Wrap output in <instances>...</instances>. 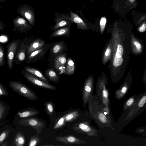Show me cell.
<instances>
[{
	"label": "cell",
	"mask_w": 146,
	"mask_h": 146,
	"mask_svg": "<svg viewBox=\"0 0 146 146\" xmlns=\"http://www.w3.org/2000/svg\"><path fill=\"white\" fill-rule=\"evenodd\" d=\"M89 113L98 126L100 128H107L114 129V122L105 115L102 108V104L96 96L91 95L88 102Z\"/></svg>",
	"instance_id": "6da1fadb"
},
{
	"label": "cell",
	"mask_w": 146,
	"mask_h": 146,
	"mask_svg": "<svg viewBox=\"0 0 146 146\" xmlns=\"http://www.w3.org/2000/svg\"><path fill=\"white\" fill-rule=\"evenodd\" d=\"M11 88L14 92L31 101L38 99L36 94L29 88L19 81H11L8 82Z\"/></svg>",
	"instance_id": "7a4b0ae2"
},
{
	"label": "cell",
	"mask_w": 146,
	"mask_h": 146,
	"mask_svg": "<svg viewBox=\"0 0 146 146\" xmlns=\"http://www.w3.org/2000/svg\"><path fill=\"white\" fill-rule=\"evenodd\" d=\"M91 120L76 123L72 127L73 130L78 133L86 134L89 136H97L98 130L92 125Z\"/></svg>",
	"instance_id": "3957f363"
},
{
	"label": "cell",
	"mask_w": 146,
	"mask_h": 146,
	"mask_svg": "<svg viewBox=\"0 0 146 146\" xmlns=\"http://www.w3.org/2000/svg\"><path fill=\"white\" fill-rule=\"evenodd\" d=\"M22 41L19 39L11 42L7 46V60L9 69H12L13 62L16 53L21 46Z\"/></svg>",
	"instance_id": "277c9868"
},
{
	"label": "cell",
	"mask_w": 146,
	"mask_h": 146,
	"mask_svg": "<svg viewBox=\"0 0 146 146\" xmlns=\"http://www.w3.org/2000/svg\"><path fill=\"white\" fill-rule=\"evenodd\" d=\"M22 73L26 79L34 86L51 90L57 89L55 86L45 82L28 72L24 69L22 70Z\"/></svg>",
	"instance_id": "5b68a950"
},
{
	"label": "cell",
	"mask_w": 146,
	"mask_h": 146,
	"mask_svg": "<svg viewBox=\"0 0 146 146\" xmlns=\"http://www.w3.org/2000/svg\"><path fill=\"white\" fill-rule=\"evenodd\" d=\"M33 36L26 37L22 41L21 46L15 58L16 63L19 64L26 60V55L27 48L34 39Z\"/></svg>",
	"instance_id": "8992f818"
},
{
	"label": "cell",
	"mask_w": 146,
	"mask_h": 146,
	"mask_svg": "<svg viewBox=\"0 0 146 146\" xmlns=\"http://www.w3.org/2000/svg\"><path fill=\"white\" fill-rule=\"evenodd\" d=\"M21 125L30 127L35 129L38 134H40L45 123L36 117H27L21 119L19 121Z\"/></svg>",
	"instance_id": "52a82bcc"
},
{
	"label": "cell",
	"mask_w": 146,
	"mask_h": 146,
	"mask_svg": "<svg viewBox=\"0 0 146 146\" xmlns=\"http://www.w3.org/2000/svg\"><path fill=\"white\" fill-rule=\"evenodd\" d=\"M52 43L46 44L42 48L31 53L26 57L27 63L35 62L40 59H43L47 51L51 47Z\"/></svg>",
	"instance_id": "ba28073f"
},
{
	"label": "cell",
	"mask_w": 146,
	"mask_h": 146,
	"mask_svg": "<svg viewBox=\"0 0 146 146\" xmlns=\"http://www.w3.org/2000/svg\"><path fill=\"white\" fill-rule=\"evenodd\" d=\"M146 102V93L142 94L136 101L133 105L129 109V111L125 117L126 120L131 119L135 116L142 108H144Z\"/></svg>",
	"instance_id": "9c48e42d"
},
{
	"label": "cell",
	"mask_w": 146,
	"mask_h": 146,
	"mask_svg": "<svg viewBox=\"0 0 146 146\" xmlns=\"http://www.w3.org/2000/svg\"><path fill=\"white\" fill-rule=\"evenodd\" d=\"M67 47V45L64 41L52 43L49 56V60H54L56 56L65 52L68 50Z\"/></svg>",
	"instance_id": "30bf717a"
},
{
	"label": "cell",
	"mask_w": 146,
	"mask_h": 146,
	"mask_svg": "<svg viewBox=\"0 0 146 146\" xmlns=\"http://www.w3.org/2000/svg\"><path fill=\"white\" fill-rule=\"evenodd\" d=\"M13 23L14 27L13 29V31L26 33L31 29L32 26L29 24L24 19L19 17L13 19Z\"/></svg>",
	"instance_id": "8fae6325"
},
{
	"label": "cell",
	"mask_w": 146,
	"mask_h": 146,
	"mask_svg": "<svg viewBox=\"0 0 146 146\" xmlns=\"http://www.w3.org/2000/svg\"><path fill=\"white\" fill-rule=\"evenodd\" d=\"M67 55L65 52L56 56L53 60L54 68L59 74H64L65 72Z\"/></svg>",
	"instance_id": "7c38bea8"
},
{
	"label": "cell",
	"mask_w": 146,
	"mask_h": 146,
	"mask_svg": "<svg viewBox=\"0 0 146 146\" xmlns=\"http://www.w3.org/2000/svg\"><path fill=\"white\" fill-rule=\"evenodd\" d=\"M17 12L23 17L26 18L32 26H34L35 22V16L33 10L26 5H23L20 7Z\"/></svg>",
	"instance_id": "4fadbf2b"
},
{
	"label": "cell",
	"mask_w": 146,
	"mask_h": 146,
	"mask_svg": "<svg viewBox=\"0 0 146 146\" xmlns=\"http://www.w3.org/2000/svg\"><path fill=\"white\" fill-rule=\"evenodd\" d=\"M93 88L91 80L89 79L85 83L83 87L82 91L83 106L85 108L90 97L93 95Z\"/></svg>",
	"instance_id": "5bb4252c"
},
{
	"label": "cell",
	"mask_w": 146,
	"mask_h": 146,
	"mask_svg": "<svg viewBox=\"0 0 146 146\" xmlns=\"http://www.w3.org/2000/svg\"><path fill=\"white\" fill-rule=\"evenodd\" d=\"M46 44L45 41L41 38H34L27 48L26 57L34 51L42 48Z\"/></svg>",
	"instance_id": "9a60e30c"
},
{
	"label": "cell",
	"mask_w": 146,
	"mask_h": 146,
	"mask_svg": "<svg viewBox=\"0 0 146 146\" xmlns=\"http://www.w3.org/2000/svg\"><path fill=\"white\" fill-rule=\"evenodd\" d=\"M55 139L57 141L63 143L66 145L70 143L84 144L87 143L86 141L72 135L58 136Z\"/></svg>",
	"instance_id": "2e32d148"
},
{
	"label": "cell",
	"mask_w": 146,
	"mask_h": 146,
	"mask_svg": "<svg viewBox=\"0 0 146 146\" xmlns=\"http://www.w3.org/2000/svg\"><path fill=\"white\" fill-rule=\"evenodd\" d=\"M40 111L33 107L27 108L20 110L17 113V115L20 118L23 119L38 115Z\"/></svg>",
	"instance_id": "e0dca14e"
},
{
	"label": "cell",
	"mask_w": 146,
	"mask_h": 146,
	"mask_svg": "<svg viewBox=\"0 0 146 146\" xmlns=\"http://www.w3.org/2000/svg\"><path fill=\"white\" fill-rule=\"evenodd\" d=\"M71 16L70 17L64 16L66 18L70 20L72 23H75L77 28L79 29H86V24L83 20L77 15L70 11Z\"/></svg>",
	"instance_id": "ac0fdd59"
},
{
	"label": "cell",
	"mask_w": 146,
	"mask_h": 146,
	"mask_svg": "<svg viewBox=\"0 0 146 146\" xmlns=\"http://www.w3.org/2000/svg\"><path fill=\"white\" fill-rule=\"evenodd\" d=\"M70 33V26H66L60 28L51 33L49 37L50 39L56 37L64 36L69 37Z\"/></svg>",
	"instance_id": "d6986e66"
},
{
	"label": "cell",
	"mask_w": 146,
	"mask_h": 146,
	"mask_svg": "<svg viewBox=\"0 0 146 146\" xmlns=\"http://www.w3.org/2000/svg\"><path fill=\"white\" fill-rule=\"evenodd\" d=\"M63 17H58L56 19V23L52 27H51L50 29L54 31L64 26H70L72 23L71 22L69 19L65 18L63 15Z\"/></svg>",
	"instance_id": "ffe728a7"
},
{
	"label": "cell",
	"mask_w": 146,
	"mask_h": 146,
	"mask_svg": "<svg viewBox=\"0 0 146 146\" xmlns=\"http://www.w3.org/2000/svg\"><path fill=\"white\" fill-rule=\"evenodd\" d=\"M24 69L28 72L46 83H49L48 80L44 76L41 71L31 66H25Z\"/></svg>",
	"instance_id": "44dd1931"
},
{
	"label": "cell",
	"mask_w": 146,
	"mask_h": 146,
	"mask_svg": "<svg viewBox=\"0 0 146 146\" xmlns=\"http://www.w3.org/2000/svg\"><path fill=\"white\" fill-rule=\"evenodd\" d=\"M75 69V63L74 60L70 57L67 58L64 74L68 75H72L74 73Z\"/></svg>",
	"instance_id": "7402d4cb"
},
{
	"label": "cell",
	"mask_w": 146,
	"mask_h": 146,
	"mask_svg": "<svg viewBox=\"0 0 146 146\" xmlns=\"http://www.w3.org/2000/svg\"><path fill=\"white\" fill-rule=\"evenodd\" d=\"M25 141V137L21 131L18 132L14 136L12 141V146H23Z\"/></svg>",
	"instance_id": "603a6c76"
},
{
	"label": "cell",
	"mask_w": 146,
	"mask_h": 146,
	"mask_svg": "<svg viewBox=\"0 0 146 146\" xmlns=\"http://www.w3.org/2000/svg\"><path fill=\"white\" fill-rule=\"evenodd\" d=\"M45 74L48 79L53 82L58 83L60 80L59 76L52 69H47L45 71Z\"/></svg>",
	"instance_id": "cb8c5ba5"
},
{
	"label": "cell",
	"mask_w": 146,
	"mask_h": 146,
	"mask_svg": "<svg viewBox=\"0 0 146 146\" xmlns=\"http://www.w3.org/2000/svg\"><path fill=\"white\" fill-rule=\"evenodd\" d=\"M141 96V95H134L132 96L129 98L124 104L123 106L124 111L129 109Z\"/></svg>",
	"instance_id": "d4e9b609"
},
{
	"label": "cell",
	"mask_w": 146,
	"mask_h": 146,
	"mask_svg": "<svg viewBox=\"0 0 146 146\" xmlns=\"http://www.w3.org/2000/svg\"><path fill=\"white\" fill-rule=\"evenodd\" d=\"M9 110V107L5 102L0 100V121L5 117Z\"/></svg>",
	"instance_id": "484cf974"
},
{
	"label": "cell",
	"mask_w": 146,
	"mask_h": 146,
	"mask_svg": "<svg viewBox=\"0 0 146 146\" xmlns=\"http://www.w3.org/2000/svg\"><path fill=\"white\" fill-rule=\"evenodd\" d=\"M79 112L74 111L64 115V120L66 123L73 121L80 115Z\"/></svg>",
	"instance_id": "4316f807"
},
{
	"label": "cell",
	"mask_w": 146,
	"mask_h": 146,
	"mask_svg": "<svg viewBox=\"0 0 146 146\" xmlns=\"http://www.w3.org/2000/svg\"><path fill=\"white\" fill-rule=\"evenodd\" d=\"M44 106L47 113L49 116L52 115L54 111V106L52 101L47 102L45 101Z\"/></svg>",
	"instance_id": "83f0119b"
},
{
	"label": "cell",
	"mask_w": 146,
	"mask_h": 146,
	"mask_svg": "<svg viewBox=\"0 0 146 146\" xmlns=\"http://www.w3.org/2000/svg\"><path fill=\"white\" fill-rule=\"evenodd\" d=\"M41 142V139L38 134L32 136L30 139L27 146H35Z\"/></svg>",
	"instance_id": "f1b7e54d"
},
{
	"label": "cell",
	"mask_w": 146,
	"mask_h": 146,
	"mask_svg": "<svg viewBox=\"0 0 146 146\" xmlns=\"http://www.w3.org/2000/svg\"><path fill=\"white\" fill-rule=\"evenodd\" d=\"M10 130L6 129L2 131L0 133V146L7 138Z\"/></svg>",
	"instance_id": "f546056e"
},
{
	"label": "cell",
	"mask_w": 146,
	"mask_h": 146,
	"mask_svg": "<svg viewBox=\"0 0 146 146\" xmlns=\"http://www.w3.org/2000/svg\"><path fill=\"white\" fill-rule=\"evenodd\" d=\"M64 116L60 117L53 127L54 129H56L64 126L66 123Z\"/></svg>",
	"instance_id": "4dcf8cb0"
},
{
	"label": "cell",
	"mask_w": 146,
	"mask_h": 146,
	"mask_svg": "<svg viewBox=\"0 0 146 146\" xmlns=\"http://www.w3.org/2000/svg\"><path fill=\"white\" fill-rule=\"evenodd\" d=\"M5 65L4 59V51L3 46L0 45V66L3 67Z\"/></svg>",
	"instance_id": "1f68e13d"
},
{
	"label": "cell",
	"mask_w": 146,
	"mask_h": 146,
	"mask_svg": "<svg viewBox=\"0 0 146 146\" xmlns=\"http://www.w3.org/2000/svg\"><path fill=\"white\" fill-rule=\"evenodd\" d=\"M123 61V59L122 57L119 58L115 55L113 62V65L115 67L119 66L122 64Z\"/></svg>",
	"instance_id": "d6a6232c"
},
{
	"label": "cell",
	"mask_w": 146,
	"mask_h": 146,
	"mask_svg": "<svg viewBox=\"0 0 146 146\" xmlns=\"http://www.w3.org/2000/svg\"><path fill=\"white\" fill-rule=\"evenodd\" d=\"M123 53V48L122 46L120 44L117 46L116 54L115 55L117 57L120 58L122 57Z\"/></svg>",
	"instance_id": "836d02e7"
},
{
	"label": "cell",
	"mask_w": 146,
	"mask_h": 146,
	"mask_svg": "<svg viewBox=\"0 0 146 146\" xmlns=\"http://www.w3.org/2000/svg\"><path fill=\"white\" fill-rule=\"evenodd\" d=\"M8 93L7 90L4 86L0 83V97L7 96Z\"/></svg>",
	"instance_id": "e575fe53"
},
{
	"label": "cell",
	"mask_w": 146,
	"mask_h": 146,
	"mask_svg": "<svg viewBox=\"0 0 146 146\" xmlns=\"http://www.w3.org/2000/svg\"><path fill=\"white\" fill-rule=\"evenodd\" d=\"M106 23V18L104 17L102 18L100 21V26L102 32L103 31L105 28Z\"/></svg>",
	"instance_id": "d590c367"
},
{
	"label": "cell",
	"mask_w": 146,
	"mask_h": 146,
	"mask_svg": "<svg viewBox=\"0 0 146 146\" xmlns=\"http://www.w3.org/2000/svg\"><path fill=\"white\" fill-rule=\"evenodd\" d=\"M146 25L145 23H143L139 29V31L141 32L145 31L146 30Z\"/></svg>",
	"instance_id": "8d00e7d4"
},
{
	"label": "cell",
	"mask_w": 146,
	"mask_h": 146,
	"mask_svg": "<svg viewBox=\"0 0 146 146\" xmlns=\"http://www.w3.org/2000/svg\"><path fill=\"white\" fill-rule=\"evenodd\" d=\"M134 44L136 48L138 50H140L141 48V44L138 42L135 41L134 42Z\"/></svg>",
	"instance_id": "74e56055"
},
{
	"label": "cell",
	"mask_w": 146,
	"mask_h": 146,
	"mask_svg": "<svg viewBox=\"0 0 146 146\" xmlns=\"http://www.w3.org/2000/svg\"><path fill=\"white\" fill-rule=\"evenodd\" d=\"M111 53V50L110 48H108L106 49L105 53L104 56L105 57H107L109 56Z\"/></svg>",
	"instance_id": "f35d334b"
},
{
	"label": "cell",
	"mask_w": 146,
	"mask_h": 146,
	"mask_svg": "<svg viewBox=\"0 0 146 146\" xmlns=\"http://www.w3.org/2000/svg\"><path fill=\"white\" fill-rule=\"evenodd\" d=\"M5 29V25L0 20V31H3Z\"/></svg>",
	"instance_id": "ab89813d"
},
{
	"label": "cell",
	"mask_w": 146,
	"mask_h": 146,
	"mask_svg": "<svg viewBox=\"0 0 146 146\" xmlns=\"http://www.w3.org/2000/svg\"><path fill=\"white\" fill-rule=\"evenodd\" d=\"M7 142L6 141L5 142H3L2 143L0 146H6L7 145Z\"/></svg>",
	"instance_id": "60d3db41"
},
{
	"label": "cell",
	"mask_w": 146,
	"mask_h": 146,
	"mask_svg": "<svg viewBox=\"0 0 146 146\" xmlns=\"http://www.w3.org/2000/svg\"><path fill=\"white\" fill-rule=\"evenodd\" d=\"M144 131V129H139L138 132H143Z\"/></svg>",
	"instance_id": "b9f144b4"
},
{
	"label": "cell",
	"mask_w": 146,
	"mask_h": 146,
	"mask_svg": "<svg viewBox=\"0 0 146 146\" xmlns=\"http://www.w3.org/2000/svg\"><path fill=\"white\" fill-rule=\"evenodd\" d=\"M42 146H55V145L53 144H48V145H41Z\"/></svg>",
	"instance_id": "7bdbcfd3"
},
{
	"label": "cell",
	"mask_w": 146,
	"mask_h": 146,
	"mask_svg": "<svg viewBox=\"0 0 146 146\" xmlns=\"http://www.w3.org/2000/svg\"><path fill=\"white\" fill-rule=\"evenodd\" d=\"M129 1L130 2H131V3H133V2L134 1H135V0H129Z\"/></svg>",
	"instance_id": "ee69618b"
},
{
	"label": "cell",
	"mask_w": 146,
	"mask_h": 146,
	"mask_svg": "<svg viewBox=\"0 0 146 146\" xmlns=\"http://www.w3.org/2000/svg\"><path fill=\"white\" fill-rule=\"evenodd\" d=\"M5 0H0V2H4Z\"/></svg>",
	"instance_id": "f6af8a7d"
},
{
	"label": "cell",
	"mask_w": 146,
	"mask_h": 146,
	"mask_svg": "<svg viewBox=\"0 0 146 146\" xmlns=\"http://www.w3.org/2000/svg\"><path fill=\"white\" fill-rule=\"evenodd\" d=\"M1 9V7L0 6V10Z\"/></svg>",
	"instance_id": "bcb514c9"
}]
</instances>
